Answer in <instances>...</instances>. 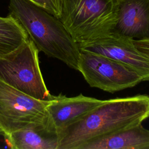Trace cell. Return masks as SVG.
<instances>
[{"mask_svg": "<svg viewBox=\"0 0 149 149\" xmlns=\"http://www.w3.org/2000/svg\"><path fill=\"white\" fill-rule=\"evenodd\" d=\"M117 0H61L60 20L78 44L113 31Z\"/></svg>", "mask_w": 149, "mask_h": 149, "instance_id": "3", "label": "cell"}, {"mask_svg": "<svg viewBox=\"0 0 149 149\" xmlns=\"http://www.w3.org/2000/svg\"><path fill=\"white\" fill-rule=\"evenodd\" d=\"M79 149H149V130L140 123L88 141Z\"/></svg>", "mask_w": 149, "mask_h": 149, "instance_id": "11", "label": "cell"}, {"mask_svg": "<svg viewBox=\"0 0 149 149\" xmlns=\"http://www.w3.org/2000/svg\"><path fill=\"white\" fill-rule=\"evenodd\" d=\"M49 101L33 98L0 79V125L3 136L44 120L48 116Z\"/></svg>", "mask_w": 149, "mask_h": 149, "instance_id": "6", "label": "cell"}, {"mask_svg": "<svg viewBox=\"0 0 149 149\" xmlns=\"http://www.w3.org/2000/svg\"><path fill=\"white\" fill-rule=\"evenodd\" d=\"M28 38L26 31L13 16H0V57L15 50Z\"/></svg>", "mask_w": 149, "mask_h": 149, "instance_id": "12", "label": "cell"}, {"mask_svg": "<svg viewBox=\"0 0 149 149\" xmlns=\"http://www.w3.org/2000/svg\"><path fill=\"white\" fill-rule=\"evenodd\" d=\"M77 70L90 87L111 93L133 87L144 81L130 66L85 51H80Z\"/></svg>", "mask_w": 149, "mask_h": 149, "instance_id": "5", "label": "cell"}, {"mask_svg": "<svg viewBox=\"0 0 149 149\" xmlns=\"http://www.w3.org/2000/svg\"><path fill=\"white\" fill-rule=\"evenodd\" d=\"M40 6L55 17L60 19L61 15V0H29Z\"/></svg>", "mask_w": 149, "mask_h": 149, "instance_id": "13", "label": "cell"}, {"mask_svg": "<svg viewBox=\"0 0 149 149\" xmlns=\"http://www.w3.org/2000/svg\"><path fill=\"white\" fill-rule=\"evenodd\" d=\"M14 149H57L58 134L49 116L4 136Z\"/></svg>", "mask_w": 149, "mask_h": 149, "instance_id": "10", "label": "cell"}, {"mask_svg": "<svg viewBox=\"0 0 149 149\" xmlns=\"http://www.w3.org/2000/svg\"><path fill=\"white\" fill-rule=\"evenodd\" d=\"M38 50L29 38L15 50L0 57V79L37 100L49 101L53 95L47 88L39 66Z\"/></svg>", "mask_w": 149, "mask_h": 149, "instance_id": "4", "label": "cell"}, {"mask_svg": "<svg viewBox=\"0 0 149 149\" xmlns=\"http://www.w3.org/2000/svg\"><path fill=\"white\" fill-rule=\"evenodd\" d=\"M104 100L79 95L68 97L61 94L53 95L47 106L48 116L58 132L103 102Z\"/></svg>", "mask_w": 149, "mask_h": 149, "instance_id": "9", "label": "cell"}, {"mask_svg": "<svg viewBox=\"0 0 149 149\" xmlns=\"http://www.w3.org/2000/svg\"><path fill=\"white\" fill-rule=\"evenodd\" d=\"M4 134V132H3V130L2 129V128L1 127V125H0V135H3Z\"/></svg>", "mask_w": 149, "mask_h": 149, "instance_id": "15", "label": "cell"}, {"mask_svg": "<svg viewBox=\"0 0 149 149\" xmlns=\"http://www.w3.org/2000/svg\"><path fill=\"white\" fill-rule=\"evenodd\" d=\"M114 31L133 40L149 38V0H117Z\"/></svg>", "mask_w": 149, "mask_h": 149, "instance_id": "8", "label": "cell"}, {"mask_svg": "<svg viewBox=\"0 0 149 149\" xmlns=\"http://www.w3.org/2000/svg\"><path fill=\"white\" fill-rule=\"evenodd\" d=\"M148 118L147 94L104 100L58 132L57 149H79L88 141L142 123Z\"/></svg>", "mask_w": 149, "mask_h": 149, "instance_id": "1", "label": "cell"}, {"mask_svg": "<svg viewBox=\"0 0 149 149\" xmlns=\"http://www.w3.org/2000/svg\"><path fill=\"white\" fill-rule=\"evenodd\" d=\"M80 51L101 55L122 62L149 81V58L141 53L133 39L112 31L95 38L78 44Z\"/></svg>", "mask_w": 149, "mask_h": 149, "instance_id": "7", "label": "cell"}, {"mask_svg": "<svg viewBox=\"0 0 149 149\" xmlns=\"http://www.w3.org/2000/svg\"><path fill=\"white\" fill-rule=\"evenodd\" d=\"M9 9L39 52L77 70L80 55L79 44L59 19L29 0H9Z\"/></svg>", "mask_w": 149, "mask_h": 149, "instance_id": "2", "label": "cell"}, {"mask_svg": "<svg viewBox=\"0 0 149 149\" xmlns=\"http://www.w3.org/2000/svg\"><path fill=\"white\" fill-rule=\"evenodd\" d=\"M133 43L141 53L149 58V38L143 40H133Z\"/></svg>", "mask_w": 149, "mask_h": 149, "instance_id": "14", "label": "cell"}]
</instances>
